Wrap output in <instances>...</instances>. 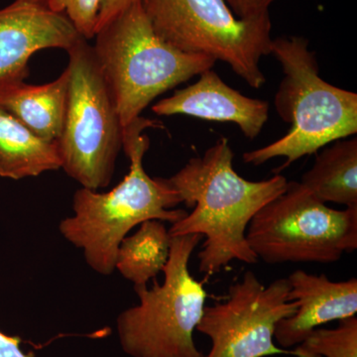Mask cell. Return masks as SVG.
<instances>
[{
  "label": "cell",
  "mask_w": 357,
  "mask_h": 357,
  "mask_svg": "<svg viewBox=\"0 0 357 357\" xmlns=\"http://www.w3.org/2000/svg\"><path fill=\"white\" fill-rule=\"evenodd\" d=\"M199 234L173 236L164 281L154 286H134L139 298L116 321L122 351L131 357H204L194 340L204 307L203 282L190 273V259L202 241Z\"/></svg>",
  "instance_id": "5b68a950"
},
{
  "label": "cell",
  "mask_w": 357,
  "mask_h": 357,
  "mask_svg": "<svg viewBox=\"0 0 357 357\" xmlns=\"http://www.w3.org/2000/svg\"><path fill=\"white\" fill-rule=\"evenodd\" d=\"M234 154L227 138H220L204 155L194 157L167 178L192 213L173 223L170 236L199 234L202 273H220L234 260L256 264L257 256L246 239V230L258 211L285 191L287 178L276 174L252 182L234 169Z\"/></svg>",
  "instance_id": "6da1fadb"
},
{
  "label": "cell",
  "mask_w": 357,
  "mask_h": 357,
  "mask_svg": "<svg viewBox=\"0 0 357 357\" xmlns=\"http://www.w3.org/2000/svg\"><path fill=\"white\" fill-rule=\"evenodd\" d=\"M58 13L67 15L83 38L93 39L102 0H50Z\"/></svg>",
  "instance_id": "ac0fdd59"
},
{
  "label": "cell",
  "mask_w": 357,
  "mask_h": 357,
  "mask_svg": "<svg viewBox=\"0 0 357 357\" xmlns=\"http://www.w3.org/2000/svg\"><path fill=\"white\" fill-rule=\"evenodd\" d=\"M159 123L139 119L123 129V150L130 160L128 175L112 191L77 190L73 199L74 215L59 225L61 234L82 249L93 271L110 275L115 270L121 241L136 225L150 220L175 223L187 215L176 210L182 204L167 178H151L143 168V157L149 148L145 129Z\"/></svg>",
  "instance_id": "7a4b0ae2"
},
{
  "label": "cell",
  "mask_w": 357,
  "mask_h": 357,
  "mask_svg": "<svg viewBox=\"0 0 357 357\" xmlns=\"http://www.w3.org/2000/svg\"><path fill=\"white\" fill-rule=\"evenodd\" d=\"M93 38L96 60L123 129L139 119L157 96L213 69L217 62L208 56L184 53L160 38L142 0L105 23Z\"/></svg>",
  "instance_id": "277c9868"
},
{
  "label": "cell",
  "mask_w": 357,
  "mask_h": 357,
  "mask_svg": "<svg viewBox=\"0 0 357 357\" xmlns=\"http://www.w3.org/2000/svg\"><path fill=\"white\" fill-rule=\"evenodd\" d=\"M67 53L69 86L59 153L68 176L98 191L112 182L123 128L93 45L82 38Z\"/></svg>",
  "instance_id": "8992f818"
},
{
  "label": "cell",
  "mask_w": 357,
  "mask_h": 357,
  "mask_svg": "<svg viewBox=\"0 0 357 357\" xmlns=\"http://www.w3.org/2000/svg\"><path fill=\"white\" fill-rule=\"evenodd\" d=\"M270 55L280 63L284 77L275 96V107L290 130L281 139L243 154V161L259 166L284 157L275 174L316 153L326 144L357 132V95L319 77L318 61L303 37L272 40Z\"/></svg>",
  "instance_id": "3957f363"
},
{
  "label": "cell",
  "mask_w": 357,
  "mask_h": 357,
  "mask_svg": "<svg viewBox=\"0 0 357 357\" xmlns=\"http://www.w3.org/2000/svg\"><path fill=\"white\" fill-rule=\"evenodd\" d=\"M288 300L297 304L295 314L281 319L274 338L282 349L299 345L319 326L354 317L357 312V279L333 282L325 274L297 270L288 277Z\"/></svg>",
  "instance_id": "8fae6325"
},
{
  "label": "cell",
  "mask_w": 357,
  "mask_h": 357,
  "mask_svg": "<svg viewBox=\"0 0 357 357\" xmlns=\"http://www.w3.org/2000/svg\"><path fill=\"white\" fill-rule=\"evenodd\" d=\"M20 344V337H9L0 332V357H32L23 352Z\"/></svg>",
  "instance_id": "44dd1931"
},
{
  "label": "cell",
  "mask_w": 357,
  "mask_h": 357,
  "mask_svg": "<svg viewBox=\"0 0 357 357\" xmlns=\"http://www.w3.org/2000/svg\"><path fill=\"white\" fill-rule=\"evenodd\" d=\"M83 38L50 0H14L0 9V84L25 81L30 58L44 49L67 51Z\"/></svg>",
  "instance_id": "30bf717a"
},
{
  "label": "cell",
  "mask_w": 357,
  "mask_h": 357,
  "mask_svg": "<svg viewBox=\"0 0 357 357\" xmlns=\"http://www.w3.org/2000/svg\"><path fill=\"white\" fill-rule=\"evenodd\" d=\"M251 250L268 264L340 261L357 248V206L335 210L298 182L256 213L246 230Z\"/></svg>",
  "instance_id": "ba28073f"
},
{
  "label": "cell",
  "mask_w": 357,
  "mask_h": 357,
  "mask_svg": "<svg viewBox=\"0 0 357 357\" xmlns=\"http://www.w3.org/2000/svg\"><path fill=\"white\" fill-rule=\"evenodd\" d=\"M139 0H102L100 6V13H98V23H96V32L102 27L105 23L109 22L117 14L128 8L134 2Z\"/></svg>",
  "instance_id": "ffe728a7"
},
{
  "label": "cell",
  "mask_w": 357,
  "mask_h": 357,
  "mask_svg": "<svg viewBox=\"0 0 357 357\" xmlns=\"http://www.w3.org/2000/svg\"><path fill=\"white\" fill-rule=\"evenodd\" d=\"M61 168L57 142L42 139L0 107V177L20 180Z\"/></svg>",
  "instance_id": "5bb4252c"
},
{
  "label": "cell",
  "mask_w": 357,
  "mask_h": 357,
  "mask_svg": "<svg viewBox=\"0 0 357 357\" xmlns=\"http://www.w3.org/2000/svg\"><path fill=\"white\" fill-rule=\"evenodd\" d=\"M172 237L162 220L142 222L132 236H126L117 250L115 269L134 286H147L163 271Z\"/></svg>",
  "instance_id": "2e32d148"
},
{
  "label": "cell",
  "mask_w": 357,
  "mask_h": 357,
  "mask_svg": "<svg viewBox=\"0 0 357 357\" xmlns=\"http://www.w3.org/2000/svg\"><path fill=\"white\" fill-rule=\"evenodd\" d=\"M155 33L184 53L222 61L253 89L266 82L260 62L271 51L269 13L239 18L225 0H142Z\"/></svg>",
  "instance_id": "52a82bcc"
},
{
  "label": "cell",
  "mask_w": 357,
  "mask_h": 357,
  "mask_svg": "<svg viewBox=\"0 0 357 357\" xmlns=\"http://www.w3.org/2000/svg\"><path fill=\"white\" fill-rule=\"evenodd\" d=\"M199 76L196 83L155 103L152 112L157 115L185 114L204 121L232 122L246 137H257L268 121L269 103L230 88L211 69Z\"/></svg>",
  "instance_id": "7c38bea8"
},
{
  "label": "cell",
  "mask_w": 357,
  "mask_h": 357,
  "mask_svg": "<svg viewBox=\"0 0 357 357\" xmlns=\"http://www.w3.org/2000/svg\"><path fill=\"white\" fill-rule=\"evenodd\" d=\"M289 292L287 278L266 286L252 271L245 272L230 286L227 299L204 307L197 331L210 338L211 347L204 357L294 356L274 342L279 321L297 310Z\"/></svg>",
  "instance_id": "9c48e42d"
},
{
  "label": "cell",
  "mask_w": 357,
  "mask_h": 357,
  "mask_svg": "<svg viewBox=\"0 0 357 357\" xmlns=\"http://www.w3.org/2000/svg\"><path fill=\"white\" fill-rule=\"evenodd\" d=\"M69 70L51 83L35 86L25 81L0 84V107L42 139L57 142L64 128Z\"/></svg>",
  "instance_id": "4fadbf2b"
},
{
  "label": "cell",
  "mask_w": 357,
  "mask_h": 357,
  "mask_svg": "<svg viewBox=\"0 0 357 357\" xmlns=\"http://www.w3.org/2000/svg\"><path fill=\"white\" fill-rule=\"evenodd\" d=\"M275 0H225L232 13L239 18L255 17L268 13Z\"/></svg>",
  "instance_id": "d6986e66"
},
{
  "label": "cell",
  "mask_w": 357,
  "mask_h": 357,
  "mask_svg": "<svg viewBox=\"0 0 357 357\" xmlns=\"http://www.w3.org/2000/svg\"><path fill=\"white\" fill-rule=\"evenodd\" d=\"M301 185L324 204L357 206V139L335 141L318 155Z\"/></svg>",
  "instance_id": "9a60e30c"
},
{
  "label": "cell",
  "mask_w": 357,
  "mask_h": 357,
  "mask_svg": "<svg viewBox=\"0 0 357 357\" xmlns=\"http://www.w3.org/2000/svg\"><path fill=\"white\" fill-rule=\"evenodd\" d=\"M296 357H357V318L340 321L335 328H316L294 349Z\"/></svg>",
  "instance_id": "e0dca14e"
}]
</instances>
